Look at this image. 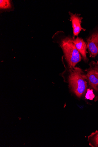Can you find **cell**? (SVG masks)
I'll return each instance as SVG.
<instances>
[{"instance_id": "cell-1", "label": "cell", "mask_w": 98, "mask_h": 147, "mask_svg": "<svg viewBox=\"0 0 98 147\" xmlns=\"http://www.w3.org/2000/svg\"><path fill=\"white\" fill-rule=\"evenodd\" d=\"M64 73L72 92L79 98L85 95L88 90V79L82 70L79 67L68 68Z\"/></svg>"}, {"instance_id": "cell-2", "label": "cell", "mask_w": 98, "mask_h": 147, "mask_svg": "<svg viewBox=\"0 0 98 147\" xmlns=\"http://www.w3.org/2000/svg\"><path fill=\"white\" fill-rule=\"evenodd\" d=\"M60 45L62 49L69 68H74L80 62L81 56L72 42V38L70 36L62 37Z\"/></svg>"}, {"instance_id": "cell-3", "label": "cell", "mask_w": 98, "mask_h": 147, "mask_svg": "<svg viewBox=\"0 0 98 147\" xmlns=\"http://www.w3.org/2000/svg\"><path fill=\"white\" fill-rule=\"evenodd\" d=\"M89 67L85 71L90 88L95 94V101L98 100V61H92L89 64Z\"/></svg>"}, {"instance_id": "cell-4", "label": "cell", "mask_w": 98, "mask_h": 147, "mask_svg": "<svg viewBox=\"0 0 98 147\" xmlns=\"http://www.w3.org/2000/svg\"><path fill=\"white\" fill-rule=\"evenodd\" d=\"M87 45L90 57L95 58L98 55V30H95L87 39Z\"/></svg>"}, {"instance_id": "cell-5", "label": "cell", "mask_w": 98, "mask_h": 147, "mask_svg": "<svg viewBox=\"0 0 98 147\" xmlns=\"http://www.w3.org/2000/svg\"><path fill=\"white\" fill-rule=\"evenodd\" d=\"M70 16V19L72 21L73 30L74 36H78L80 32L82 30H85L82 27V20L83 19L82 17H80V14H74L73 13L69 12Z\"/></svg>"}, {"instance_id": "cell-6", "label": "cell", "mask_w": 98, "mask_h": 147, "mask_svg": "<svg viewBox=\"0 0 98 147\" xmlns=\"http://www.w3.org/2000/svg\"><path fill=\"white\" fill-rule=\"evenodd\" d=\"M72 42L80 53L82 59L85 62H88L89 59L87 57V46L85 42L81 38L72 37Z\"/></svg>"}, {"instance_id": "cell-7", "label": "cell", "mask_w": 98, "mask_h": 147, "mask_svg": "<svg viewBox=\"0 0 98 147\" xmlns=\"http://www.w3.org/2000/svg\"><path fill=\"white\" fill-rule=\"evenodd\" d=\"M89 145L92 147H98V131L93 132L88 137Z\"/></svg>"}, {"instance_id": "cell-8", "label": "cell", "mask_w": 98, "mask_h": 147, "mask_svg": "<svg viewBox=\"0 0 98 147\" xmlns=\"http://www.w3.org/2000/svg\"><path fill=\"white\" fill-rule=\"evenodd\" d=\"M11 7V5L9 1L8 0H1L0 1V8L2 9H8Z\"/></svg>"}, {"instance_id": "cell-9", "label": "cell", "mask_w": 98, "mask_h": 147, "mask_svg": "<svg viewBox=\"0 0 98 147\" xmlns=\"http://www.w3.org/2000/svg\"><path fill=\"white\" fill-rule=\"evenodd\" d=\"M95 97V95L93 90L88 89L86 94V98L87 99L92 100Z\"/></svg>"}]
</instances>
